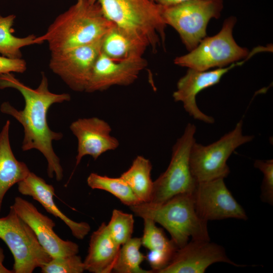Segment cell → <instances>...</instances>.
Listing matches in <instances>:
<instances>
[{"label": "cell", "mask_w": 273, "mask_h": 273, "mask_svg": "<svg viewBox=\"0 0 273 273\" xmlns=\"http://www.w3.org/2000/svg\"><path fill=\"white\" fill-rule=\"evenodd\" d=\"M10 124L7 120L0 131V212L7 192L30 172L27 165L17 160L13 152L9 136Z\"/></svg>", "instance_id": "obj_20"}, {"label": "cell", "mask_w": 273, "mask_h": 273, "mask_svg": "<svg viewBox=\"0 0 273 273\" xmlns=\"http://www.w3.org/2000/svg\"><path fill=\"white\" fill-rule=\"evenodd\" d=\"M16 16L10 15L6 17L0 14V54L12 59L21 58V49L26 46L40 44L38 37L34 34L24 37L14 36L12 28Z\"/></svg>", "instance_id": "obj_22"}, {"label": "cell", "mask_w": 273, "mask_h": 273, "mask_svg": "<svg viewBox=\"0 0 273 273\" xmlns=\"http://www.w3.org/2000/svg\"><path fill=\"white\" fill-rule=\"evenodd\" d=\"M103 38L93 43L51 53L50 68L72 90L85 92Z\"/></svg>", "instance_id": "obj_10"}, {"label": "cell", "mask_w": 273, "mask_h": 273, "mask_svg": "<svg viewBox=\"0 0 273 273\" xmlns=\"http://www.w3.org/2000/svg\"><path fill=\"white\" fill-rule=\"evenodd\" d=\"M40 269L42 273H81L85 270L83 261L77 254L52 258Z\"/></svg>", "instance_id": "obj_27"}, {"label": "cell", "mask_w": 273, "mask_h": 273, "mask_svg": "<svg viewBox=\"0 0 273 273\" xmlns=\"http://www.w3.org/2000/svg\"><path fill=\"white\" fill-rule=\"evenodd\" d=\"M216 262L245 266L232 261L223 247L210 240H191L176 250L168 264L158 273H203Z\"/></svg>", "instance_id": "obj_12"}, {"label": "cell", "mask_w": 273, "mask_h": 273, "mask_svg": "<svg viewBox=\"0 0 273 273\" xmlns=\"http://www.w3.org/2000/svg\"><path fill=\"white\" fill-rule=\"evenodd\" d=\"M191 1L195 0H157L156 3L162 6L168 7Z\"/></svg>", "instance_id": "obj_30"}, {"label": "cell", "mask_w": 273, "mask_h": 273, "mask_svg": "<svg viewBox=\"0 0 273 273\" xmlns=\"http://www.w3.org/2000/svg\"><path fill=\"white\" fill-rule=\"evenodd\" d=\"M150 1H152V2H156V1H157V0H150Z\"/></svg>", "instance_id": "obj_32"}, {"label": "cell", "mask_w": 273, "mask_h": 273, "mask_svg": "<svg viewBox=\"0 0 273 273\" xmlns=\"http://www.w3.org/2000/svg\"><path fill=\"white\" fill-rule=\"evenodd\" d=\"M236 18L226 19L220 31L214 36L205 37L188 54L175 58L178 66L198 71H207L214 67H224L242 59L250 58L249 50L241 47L233 36Z\"/></svg>", "instance_id": "obj_5"}, {"label": "cell", "mask_w": 273, "mask_h": 273, "mask_svg": "<svg viewBox=\"0 0 273 273\" xmlns=\"http://www.w3.org/2000/svg\"><path fill=\"white\" fill-rule=\"evenodd\" d=\"M26 63L22 58L12 59L0 56V74L11 72L23 73L26 70Z\"/></svg>", "instance_id": "obj_29"}, {"label": "cell", "mask_w": 273, "mask_h": 273, "mask_svg": "<svg viewBox=\"0 0 273 273\" xmlns=\"http://www.w3.org/2000/svg\"><path fill=\"white\" fill-rule=\"evenodd\" d=\"M0 239L13 255L14 273H32L52 259L39 243L32 229L12 205L8 214L0 217Z\"/></svg>", "instance_id": "obj_8"}, {"label": "cell", "mask_w": 273, "mask_h": 273, "mask_svg": "<svg viewBox=\"0 0 273 273\" xmlns=\"http://www.w3.org/2000/svg\"><path fill=\"white\" fill-rule=\"evenodd\" d=\"M152 168V164L148 159L138 156L130 167L120 176L141 202H149L151 200L153 187L151 176Z\"/></svg>", "instance_id": "obj_21"}, {"label": "cell", "mask_w": 273, "mask_h": 273, "mask_svg": "<svg viewBox=\"0 0 273 273\" xmlns=\"http://www.w3.org/2000/svg\"><path fill=\"white\" fill-rule=\"evenodd\" d=\"M5 257L4 249L0 246V273H14L13 270L7 268L4 265Z\"/></svg>", "instance_id": "obj_31"}, {"label": "cell", "mask_w": 273, "mask_h": 273, "mask_svg": "<svg viewBox=\"0 0 273 273\" xmlns=\"http://www.w3.org/2000/svg\"><path fill=\"white\" fill-rule=\"evenodd\" d=\"M133 226V215L118 209L113 210L111 219L107 224L110 236L120 246L124 244L131 238Z\"/></svg>", "instance_id": "obj_26"}, {"label": "cell", "mask_w": 273, "mask_h": 273, "mask_svg": "<svg viewBox=\"0 0 273 273\" xmlns=\"http://www.w3.org/2000/svg\"><path fill=\"white\" fill-rule=\"evenodd\" d=\"M6 88L16 89L24 100L22 110L17 109L8 102L3 103L0 107L2 113L11 116L23 126L22 150L35 149L39 151L47 160L48 176L51 178L55 176L57 181H61L64 177L63 169L54 150L53 142L61 140L63 134L50 128L47 115L52 105L69 101L70 95L50 92L48 78L43 72L40 83L36 88L25 85L11 73L0 74V89Z\"/></svg>", "instance_id": "obj_1"}, {"label": "cell", "mask_w": 273, "mask_h": 273, "mask_svg": "<svg viewBox=\"0 0 273 273\" xmlns=\"http://www.w3.org/2000/svg\"><path fill=\"white\" fill-rule=\"evenodd\" d=\"M194 124L188 123L183 135L173 145L166 170L153 181L150 203L160 204L181 194H192L198 183L190 166V155L195 141Z\"/></svg>", "instance_id": "obj_6"}, {"label": "cell", "mask_w": 273, "mask_h": 273, "mask_svg": "<svg viewBox=\"0 0 273 273\" xmlns=\"http://www.w3.org/2000/svg\"><path fill=\"white\" fill-rule=\"evenodd\" d=\"M12 206L20 217L32 229L41 246L52 258L78 253V245L59 237L53 230L56 225L55 222L39 212L32 203L18 196L15 198Z\"/></svg>", "instance_id": "obj_13"}, {"label": "cell", "mask_w": 273, "mask_h": 273, "mask_svg": "<svg viewBox=\"0 0 273 273\" xmlns=\"http://www.w3.org/2000/svg\"><path fill=\"white\" fill-rule=\"evenodd\" d=\"M96 0H77L59 15L46 32L38 37L51 53L86 45L103 37L113 25Z\"/></svg>", "instance_id": "obj_2"}, {"label": "cell", "mask_w": 273, "mask_h": 273, "mask_svg": "<svg viewBox=\"0 0 273 273\" xmlns=\"http://www.w3.org/2000/svg\"><path fill=\"white\" fill-rule=\"evenodd\" d=\"M70 129L77 140L76 166L86 155L97 160L119 146L118 140L111 134L110 124L97 117L79 118L71 123Z\"/></svg>", "instance_id": "obj_15"}, {"label": "cell", "mask_w": 273, "mask_h": 273, "mask_svg": "<svg viewBox=\"0 0 273 273\" xmlns=\"http://www.w3.org/2000/svg\"><path fill=\"white\" fill-rule=\"evenodd\" d=\"M222 0H195L163 7L165 23L178 33L182 42L191 51L206 36L208 22L218 19L223 9Z\"/></svg>", "instance_id": "obj_9"}, {"label": "cell", "mask_w": 273, "mask_h": 273, "mask_svg": "<svg viewBox=\"0 0 273 273\" xmlns=\"http://www.w3.org/2000/svg\"><path fill=\"white\" fill-rule=\"evenodd\" d=\"M105 16L115 25L144 38L153 51L164 43L167 26L163 6L150 0H96Z\"/></svg>", "instance_id": "obj_4"}, {"label": "cell", "mask_w": 273, "mask_h": 273, "mask_svg": "<svg viewBox=\"0 0 273 273\" xmlns=\"http://www.w3.org/2000/svg\"><path fill=\"white\" fill-rule=\"evenodd\" d=\"M253 135L243 134V121L217 141L207 146L193 144L190 155L192 174L197 183L226 177L230 172L226 162L240 146L251 142Z\"/></svg>", "instance_id": "obj_7"}, {"label": "cell", "mask_w": 273, "mask_h": 273, "mask_svg": "<svg viewBox=\"0 0 273 273\" xmlns=\"http://www.w3.org/2000/svg\"><path fill=\"white\" fill-rule=\"evenodd\" d=\"M142 245L148 251L162 253L173 257L178 249L165 235L163 230L156 225V222L149 218H144Z\"/></svg>", "instance_id": "obj_25"}, {"label": "cell", "mask_w": 273, "mask_h": 273, "mask_svg": "<svg viewBox=\"0 0 273 273\" xmlns=\"http://www.w3.org/2000/svg\"><path fill=\"white\" fill-rule=\"evenodd\" d=\"M87 184L92 189L101 190L111 193L129 207L141 203L129 185L120 176L110 177L91 173L87 178Z\"/></svg>", "instance_id": "obj_23"}, {"label": "cell", "mask_w": 273, "mask_h": 273, "mask_svg": "<svg viewBox=\"0 0 273 273\" xmlns=\"http://www.w3.org/2000/svg\"><path fill=\"white\" fill-rule=\"evenodd\" d=\"M17 185L20 193L31 197L38 202L47 212L60 218L69 228L74 237L82 240L88 234L90 227L88 223L74 221L59 209L54 200L55 188L52 185L47 183L44 179L30 171Z\"/></svg>", "instance_id": "obj_17"}, {"label": "cell", "mask_w": 273, "mask_h": 273, "mask_svg": "<svg viewBox=\"0 0 273 273\" xmlns=\"http://www.w3.org/2000/svg\"><path fill=\"white\" fill-rule=\"evenodd\" d=\"M148 42L136 33L114 24L103 37L101 52L115 60L143 57Z\"/></svg>", "instance_id": "obj_19"}, {"label": "cell", "mask_w": 273, "mask_h": 273, "mask_svg": "<svg viewBox=\"0 0 273 273\" xmlns=\"http://www.w3.org/2000/svg\"><path fill=\"white\" fill-rule=\"evenodd\" d=\"M246 60L211 71H198L189 68L177 83L176 90L172 95L174 101L182 102L186 111L195 119L207 123H213L214 118L204 113L197 106V95L203 89L218 83L230 70L241 65Z\"/></svg>", "instance_id": "obj_16"}, {"label": "cell", "mask_w": 273, "mask_h": 273, "mask_svg": "<svg viewBox=\"0 0 273 273\" xmlns=\"http://www.w3.org/2000/svg\"><path fill=\"white\" fill-rule=\"evenodd\" d=\"M192 194L198 214L207 222L227 218L248 219L244 209L227 188L224 178L198 183Z\"/></svg>", "instance_id": "obj_11"}, {"label": "cell", "mask_w": 273, "mask_h": 273, "mask_svg": "<svg viewBox=\"0 0 273 273\" xmlns=\"http://www.w3.org/2000/svg\"><path fill=\"white\" fill-rule=\"evenodd\" d=\"M147 65V62L143 57L115 60L101 52L94 65L85 92H102L114 85L131 84Z\"/></svg>", "instance_id": "obj_14"}, {"label": "cell", "mask_w": 273, "mask_h": 273, "mask_svg": "<svg viewBox=\"0 0 273 273\" xmlns=\"http://www.w3.org/2000/svg\"><path fill=\"white\" fill-rule=\"evenodd\" d=\"M120 247L110 236L106 223H102L90 236L83 261L85 270L92 273L112 272Z\"/></svg>", "instance_id": "obj_18"}, {"label": "cell", "mask_w": 273, "mask_h": 273, "mask_svg": "<svg viewBox=\"0 0 273 273\" xmlns=\"http://www.w3.org/2000/svg\"><path fill=\"white\" fill-rule=\"evenodd\" d=\"M254 166L263 173L260 198L263 202L273 204V160H256Z\"/></svg>", "instance_id": "obj_28"}, {"label": "cell", "mask_w": 273, "mask_h": 273, "mask_svg": "<svg viewBox=\"0 0 273 273\" xmlns=\"http://www.w3.org/2000/svg\"><path fill=\"white\" fill-rule=\"evenodd\" d=\"M129 208L136 216L150 218L164 227L177 248L190 238L210 240L207 221L198 214L192 194H179L160 204L141 202Z\"/></svg>", "instance_id": "obj_3"}, {"label": "cell", "mask_w": 273, "mask_h": 273, "mask_svg": "<svg viewBox=\"0 0 273 273\" xmlns=\"http://www.w3.org/2000/svg\"><path fill=\"white\" fill-rule=\"evenodd\" d=\"M141 238H131L120 247L112 271L117 273H152V270H145L141 267L145 259L141 251Z\"/></svg>", "instance_id": "obj_24"}]
</instances>
